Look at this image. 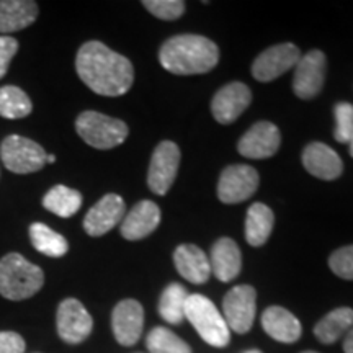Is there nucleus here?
<instances>
[{
	"instance_id": "nucleus-37",
	"label": "nucleus",
	"mask_w": 353,
	"mask_h": 353,
	"mask_svg": "<svg viewBox=\"0 0 353 353\" xmlns=\"http://www.w3.org/2000/svg\"><path fill=\"white\" fill-rule=\"evenodd\" d=\"M348 145H350V156L353 157V138H352L350 143H348Z\"/></svg>"
},
{
	"instance_id": "nucleus-9",
	"label": "nucleus",
	"mask_w": 353,
	"mask_h": 353,
	"mask_svg": "<svg viewBox=\"0 0 353 353\" xmlns=\"http://www.w3.org/2000/svg\"><path fill=\"white\" fill-rule=\"evenodd\" d=\"M259 188V172L250 165L234 164L223 170L218 183V196L226 205L249 200Z\"/></svg>"
},
{
	"instance_id": "nucleus-25",
	"label": "nucleus",
	"mask_w": 353,
	"mask_h": 353,
	"mask_svg": "<svg viewBox=\"0 0 353 353\" xmlns=\"http://www.w3.org/2000/svg\"><path fill=\"white\" fill-rule=\"evenodd\" d=\"M43 206L59 218H70L81 210L82 195L74 188L56 185L44 195Z\"/></svg>"
},
{
	"instance_id": "nucleus-34",
	"label": "nucleus",
	"mask_w": 353,
	"mask_h": 353,
	"mask_svg": "<svg viewBox=\"0 0 353 353\" xmlns=\"http://www.w3.org/2000/svg\"><path fill=\"white\" fill-rule=\"evenodd\" d=\"M26 343L20 334L0 332V353H25Z\"/></svg>"
},
{
	"instance_id": "nucleus-19",
	"label": "nucleus",
	"mask_w": 353,
	"mask_h": 353,
	"mask_svg": "<svg viewBox=\"0 0 353 353\" xmlns=\"http://www.w3.org/2000/svg\"><path fill=\"white\" fill-rule=\"evenodd\" d=\"M174 262L180 276L193 285H203L210 280V257L198 245L183 244L176 247Z\"/></svg>"
},
{
	"instance_id": "nucleus-30",
	"label": "nucleus",
	"mask_w": 353,
	"mask_h": 353,
	"mask_svg": "<svg viewBox=\"0 0 353 353\" xmlns=\"http://www.w3.org/2000/svg\"><path fill=\"white\" fill-rule=\"evenodd\" d=\"M335 141L341 144H348L353 138V105L341 101L335 105Z\"/></svg>"
},
{
	"instance_id": "nucleus-15",
	"label": "nucleus",
	"mask_w": 353,
	"mask_h": 353,
	"mask_svg": "<svg viewBox=\"0 0 353 353\" xmlns=\"http://www.w3.org/2000/svg\"><path fill=\"white\" fill-rule=\"evenodd\" d=\"M125 200L117 193H108L88 210L83 218V229L88 236L100 237L112 231L125 218Z\"/></svg>"
},
{
	"instance_id": "nucleus-22",
	"label": "nucleus",
	"mask_w": 353,
	"mask_h": 353,
	"mask_svg": "<svg viewBox=\"0 0 353 353\" xmlns=\"http://www.w3.org/2000/svg\"><path fill=\"white\" fill-rule=\"evenodd\" d=\"M38 13V3L33 0H0V33L25 30L34 23Z\"/></svg>"
},
{
	"instance_id": "nucleus-7",
	"label": "nucleus",
	"mask_w": 353,
	"mask_h": 353,
	"mask_svg": "<svg viewBox=\"0 0 353 353\" xmlns=\"http://www.w3.org/2000/svg\"><path fill=\"white\" fill-rule=\"evenodd\" d=\"M257 312V291L250 285H237L223 299V317L229 330L247 334L252 329Z\"/></svg>"
},
{
	"instance_id": "nucleus-10",
	"label": "nucleus",
	"mask_w": 353,
	"mask_h": 353,
	"mask_svg": "<svg viewBox=\"0 0 353 353\" xmlns=\"http://www.w3.org/2000/svg\"><path fill=\"white\" fill-rule=\"evenodd\" d=\"M180 165V149L172 141H162L151 157L148 185L152 193L164 196L175 182Z\"/></svg>"
},
{
	"instance_id": "nucleus-21",
	"label": "nucleus",
	"mask_w": 353,
	"mask_h": 353,
	"mask_svg": "<svg viewBox=\"0 0 353 353\" xmlns=\"http://www.w3.org/2000/svg\"><path fill=\"white\" fill-rule=\"evenodd\" d=\"M262 329L273 341L293 343L301 337V322L298 317L281 306H270L262 314Z\"/></svg>"
},
{
	"instance_id": "nucleus-14",
	"label": "nucleus",
	"mask_w": 353,
	"mask_h": 353,
	"mask_svg": "<svg viewBox=\"0 0 353 353\" xmlns=\"http://www.w3.org/2000/svg\"><path fill=\"white\" fill-rule=\"evenodd\" d=\"M112 329L117 342L123 347L138 343L144 329V309L136 299H123L114 306Z\"/></svg>"
},
{
	"instance_id": "nucleus-17",
	"label": "nucleus",
	"mask_w": 353,
	"mask_h": 353,
	"mask_svg": "<svg viewBox=\"0 0 353 353\" xmlns=\"http://www.w3.org/2000/svg\"><path fill=\"white\" fill-rule=\"evenodd\" d=\"M161 224V208L151 200H143L132 206L121 223V236L128 241H139L156 231Z\"/></svg>"
},
{
	"instance_id": "nucleus-29",
	"label": "nucleus",
	"mask_w": 353,
	"mask_h": 353,
	"mask_svg": "<svg viewBox=\"0 0 353 353\" xmlns=\"http://www.w3.org/2000/svg\"><path fill=\"white\" fill-rule=\"evenodd\" d=\"M149 353H192V348L167 327H154L145 337Z\"/></svg>"
},
{
	"instance_id": "nucleus-6",
	"label": "nucleus",
	"mask_w": 353,
	"mask_h": 353,
	"mask_svg": "<svg viewBox=\"0 0 353 353\" xmlns=\"http://www.w3.org/2000/svg\"><path fill=\"white\" fill-rule=\"evenodd\" d=\"M44 149L34 141L23 136H7L0 144L2 164L13 174H33L46 164Z\"/></svg>"
},
{
	"instance_id": "nucleus-13",
	"label": "nucleus",
	"mask_w": 353,
	"mask_h": 353,
	"mask_svg": "<svg viewBox=\"0 0 353 353\" xmlns=\"http://www.w3.org/2000/svg\"><path fill=\"white\" fill-rule=\"evenodd\" d=\"M252 101V92L242 82H231L216 92L211 100V113L221 125H231Z\"/></svg>"
},
{
	"instance_id": "nucleus-16",
	"label": "nucleus",
	"mask_w": 353,
	"mask_h": 353,
	"mask_svg": "<svg viewBox=\"0 0 353 353\" xmlns=\"http://www.w3.org/2000/svg\"><path fill=\"white\" fill-rule=\"evenodd\" d=\"M281 144L280 130L270 121H259L237 143V151L247 159L275 156Z\"/></svg>"
},
{
	"instance_id": "nucleus-27",
	"label": "nucleus",
	"mask_w": 353,
	"mask_h": 353,
	"mask_svg": "<svg viewBox=\"0 0 353 353\" xmlns=\"http://www.w3.org/2000/svg\"><path fill=\"white\" fill-rule=\"evenodd\" d=\"M190 293L179 283H170L162 291L159 299V314L169 324H182L185 319V306Z\"/></svg>"
},
{
	"instance_id": "nucleus-24",
	"label": "nucleus",
	"mask_w": 353,
	"mask_h": 353,
	"mask_svg": "<svg viewBox=\"0 0 353 353\" xmlns=\"http://www.w3.org/2000/svg\"><path fill=\"white\" fill-rule=\"evenodd\" d=\"M352 327H353V309L337 307L317 322L314 327V335L321 343L330 345V343L337 342L342 335H345Z\"/></svg>"
},
{
	"instance_id": "nucleus-12",
	"label": "nucleus",
	"mask_w": 353,
	"mask_h": 353,
	"mask_svg": "<svg viewBox=\"0 0 353 353\" xmlns=\"http://www.w3.org/2000/svg\"><path fill=\"white\" fill-rule=\"evenodd\" d=\"M301 59V51L293 43H281L265 50L252 64V76L259 82L275 81Z\"/></svg>"
},
{
	"instance_id": "nucleus-31",
	"label": "nucleus",
	"mask_w": 353,
	"mask_h": 353,
	"mask_svg": "<svg viewBox=\"0 0 353 353\" xmlns=\"http://www.w3.org/2000/svg\"><path fill=\"white\" fill-rule=\"evenodd\" d=\"M145 10L161 20H176L183 15L185 2L182 0H144Z\"/></svg>"
},
{
	"instance_id": "nucleus-33",
	"label": "nucleus",
	"mask_w": 353,
	"mask_h": 353,
	"mask_svg": "<svg viewBox=\"0 0 353 353\" xmlns=\"http://www.w3.org/2000/svg\"><path fill=\"white\" fill-rule=\"evenodd\" d=\"M19 51V41L13 37H0V79L6 77L8 65Z\"/></svg>"
},
{
	"instance_id": "nucleus-28",
	"label": "nucleus",
	"mask_w": 353,
	"mask_h": 353,
	"mask_svg": "<svg viewBox=\"0 0 353 353\" xmlns=\"http://www.w3.org/2000/svg\"><path fill=\"white\" fill-rule=\"evenodd\" d=\"M32 110V100L20 87H0V117L7 120H20L28 117Z\"/></svg>"
},
{
	"instance_id": "nucleus-1",
	"label": "nucleus",
	"mask_w": 353,
	"mask_h": 353,
	"mask_svg": "<svg viewBox=\"0 0 353 353\" xmlns=\"http://www.w3.org/2000/svg\"><path fill=\"white\" fill-rule=\"evenodd\" d=\"M76 69L81 81L103 97L125 95L134 82L131 61L100 41L82 44L77 51Z\"/></svg>"
},
{
	"instance_id": "nucleus-2",
	"label": "nucleus",
	"mask_w": 353,
	"mask_h": 353,
	"mask_svg": "<svg viewBox=\"0 0 353 353\" xmlns=\"http://www.w3.org/2000/svg\"><path fill=\"white\" fill-rule=\"evenodd\" d=\"M159 61L162 68L176 76H195L216 68L219 50L211 39L200 34H179L162 44Z\"/></svg>"
},
{
	"instance_id": "nucleus-8",
	"label": "nucleus",
	"mask_w": 353,
	"mask_h": 353,
	"mask_svg": "<svg viewBox=\"0 0 353 353\" xmlns=\"http://www.w3.org/2000/svg\"><path fill=\"white\" fill-rule=\"evenodd\" d=\"M56 327L59 337L69 345L82 343L94 329V319L76 298H68L57 307Z\"/></svg>"
},
{
	"instance_id": "nucleus-4",
	"label": "nucleus",
	"mask_w": 353,
	"mask_h": 353,
	"mask_svg": "<svg viewBox=\"0 0 353 353\" xmlns=\"http://www.w3.org/2000/svg\"><path fill=\"white\" fill-rule=\"evenodd\" d=\"M185 319L195 327L200 337L216 348L226 347L231 342V330L214 303L203 294H190L185 306Z\"/></svg>"
},
{
	"instance_id": "nucleus-3",
	"label": "nucleus",
	"mask_w": 353,
	"mask_h": 353,
	"mask_svg": "<svg viewBox=\"0 0 353 353\" xmlns=\"http://www.w3.org/2000/svg\"><path fill=\"white\" fill-rule=\"evenodd\" d=\"M44 285V273L23 255L12 252L0 260V294L10 301L34 296Z\"/></svg>"
},
{
	"instance_id": "nucleus-35",
	"label": "nucleus",
	"mask_w": 353,
	"mask_h": 353,
	"mask_svg": "<svg viewBox=\"0 0 353 353\" xmlns=\"http://www.w3.org/2000/svg\"><path fill=\"white\" fill-rule=\"evenodd\" d=\"M343 352L353 353V327L345 334V341H343Z\"/></svg>"
},
{
	"instance_id": "nucleus-20",
	"label": "nucleus",
	"mask_w": 353,
	"mask_h": 353,
	"mask_svg": "<svg viewBox=\"0 0 353 353\" xmlns=\"http://www.w3.org/2000/svg\"><path fill=\"white\" fill-rule=\"evenodd\" d=\"M211 273L223 283L232 281L241 273L242 255L239 245L229 237H221L214 242L210 255Z\"/></svg>"
},
{
	"instance_id": "nucleus-23",
	"label": "nucleus",
	"mask_w": 353,
	"mask_h": 353,
	"mask_svg": "<svg viewBox=\"0 0 353 353\" xmlns=\"http://www.w3.org/2000/svg\"><path fill=\"white\" fill-rule=\"evenodd\" d=\"M275 214L263 203H252L247 210L245 218V239L252 247H260L270 237Z\"/></svg>"
},
{
	"instance_id": "nucleus-5",
	"label": "nucleus",
	"mask_w": 353,
	"mask_h": 353,
	"mask_svg": "<svg viewBox=\"0 0 353 353\" xmlns=\"http://www.w3.org/2000/svg\"><path fill=\"white\" fill-rule=\"evenodd\" d=\"M76 131L88 145L101 149V151L123 144L130 132L125 121L107 117L103 113L92 112V110L79 114L76 120Z\"/></svg>"
},
{
	"instance_id": "nucleus-11",
	"label": "nucleus",
	"mask_w": 353,
	"mask_h": 353,
	"mask_svg": "<svg viewBox=\"0 0 353 353\" xmlns=\"http://www.w3.org/2000/svg\"><path fill=\"white\" fill-rule=\"evenodd\" d=\"M325 70H327V59L322 51L312 50L301 56V59L294 65L293 77V90L298 99L311 100L321 94L325 81Z\"/></svg>"
},
{
	"instance_id": "nucleus-18",
	"label": "nucleus",
	"mask_w": 353,
	"mask_h": 353,
	"mask_svg": "<svg viewBox=\"0 0 353 353\" xmlns=\"http://www.w3.org/2000/svg\"><path fill=\"white\" fill-rule=\"evenodd\" d=\"M303 165L309 174L321 180H335L343 172L342 159L324 143H311L304 148Z\"/></svg>"
},
{
	"instance_id": "nucleus-32",
	"label": "nucleus",
	"mask_w": 353,
	"mask_h": 353,
	"mask_svg": "<svg viewBox=\"0 0 353 353\" xmlns=\"http://www.w3.org/2000/svg\"><path fill=\"white\" fill-rule=\"evenodd\" d=\"M329 267L343 280H353V245L342 247L329 257Z\"/></svg>"
},
{
	"instance_id": "nucleus-38",
	"label": "nucleus",
	"mask_w": 353,
	"mask_h": 353,
	"mask_svg": "<svg viewBox=\"0 0 353 353\" xmlns=\"http://www.w3.org/2000/svg\"><path fill=\"white\" fill-rule=\"evenodd\" d=\"M244 353H262L260 350H255V348H252V350H245Z\"/></svg>"
},
{
	"instance_id": "nucleus-39",
	"label": "nucleus",
	"mask_w": 353,
	"mask_h": 353,
	"mask_svg": "<svg viewBox=\"0 0 353 353\" xmlns=\"http://www.w3.org/2000/svg\"><path fill=\"white\" fill-rule=\"evenodd\" d=\"M303 353H317V352H311V350H309V352H303Z\"/></svg>"
},
{
	"instance_id": "nucleus-36",
	"label": "nucleus",
	"mask_w": 353,
	"mask_h": 353,
	"mask_svg": "<svg viewBox=\"0 0 353 353\" xmlns=\"http://www.w3.org/2000/svg\"><path fill=\"white\" fill-rule=\"evenodd\" d=\"M46 162H50V164H54L56 156H46Z\"/></svg>"
},
{
	"instance_id": "nucleus-26",
	"label": "nucleus",
	"mask_w": 353,
	"mask_h": 353,
	"mask_svg": "<svg viewBox=\"0 0 353 353\" xmlns=\"http://www.w3.org/2000/svg\"><path fill=\"white\" fill-rule=\"evenodd\" d=\"M30 239L34 249L39 254L46 255V257H63L68 254L69 244L65 241V237L61 236L59 232L52 231L50 226L43 223H33L28 229Z\"/></svg>"
}]
</instances>
